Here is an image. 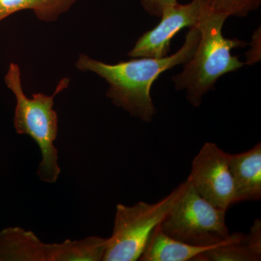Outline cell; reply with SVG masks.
<instances>
[{
  "instance_id": "1",
  "label": "cell",
  "mask_w": 261,
  "mask_h": 261,
  "mask_svg": "<svg viewBox=\"0 0 261 261\" xmlns=\"http://www.w3.org/2000/svg\"><path fill=\"white\" fill-rule=\"evenodd\" d=\"M200 37L197 27L190 28L181 49L164 58H141L111 65L82 54L75 66L81 71L92 72L104 79L109 84L107 97L115 106L149 123L156 113L150 95L152 84L163 72L190 61Z\"/></svg>"
},
{
  "instance_id": "2",
  "label": "cell",
  "mask_w": 261,
  "mask_h": 261,
  "mask_svg": "<svg viewBox=\"0 0 261 261\" xmlns=\"http://www.w3.org/2000/svg\"><path fill=\"white\" fill-rule=\"evenodd\" d=\"M226 18L224 15L211 11L205 3L197 25L200 37L195 53L185 63L183 71L173 76L175 88L186 91L187 100L194 107L200 106L202 97L214 89L220 77L244 65L231 51L234 48L245 47L246 43L223 36Z\"/></svg>"
},
{
  "instance_id": "3",
  "label": "cell",
  "mask_w": 261,
  "mask_h": 261,
  "mask_svg": "<svg viewBox=\"0 0 261 261\" xmlns=\"http://www.w3.org/2000/svg\"><path fill=\"white\" fill-rule=\"evenodd\" d=\"M8 88L16 99L13 124L19 135H28L39 146L42 160L37 176L45 183H56L61 173L55 142L58 133V118L54 110L55 98L68 87L70 80L63 78L50 96L43 93L29 98L23 92L20 66L11 63L5 76Z\"/></svg>"
},
{
  "instance_id": "4",
  "label": "cell",
  "mask_w": 261,
  "mask_h": 261,
  "mask_svg": "<svg viewBox=\"0 0 261 261\" xmlns=\"http://www.w3.org/2000/svg\"><path fill=\"white\" fill-rule=\"evenodd\" d=\"M226 213L201 197L187 178L181 193L159 227L182 243L213 247L224 243L231 234Z\"/></svg>"
},
{
  "instance_id": "5",
  "label": "cell",
  "mask_w": 261,
  "mask_h": 261,
  "mask_svg": "<svg viewBox=\"0 0 261 261\" xmlns=\"http://www.w3.org/2000/svg\"><path fill=\"white\" fill-rule=\"evenodd\" d=\"M184 188V182L154 203L116 206L114 226L107 239L103 261L140 260L151 234L161 224Z\"/></svg>"
},
{
  "instance_id": "6",
  "label": "cell",
  "mask_w": 261,
  "mask_h": 261,
  "mask_svg": "<svg viewBox=\"0 0 261 261\" xmlns=\"http://www.w3.org/2000/svg\"><path fill=\"white\" fill-rule=\"evenodd\" d=\"M228 156L216 144L206 142L193 159L191 173L187 178L201 197L226 211L235 203Z\"/></svg>"
},
{
  "instance_id": "7",
  "label": "cell",
  "mask_w": 261,
  "mask_h": 261,
  "mask_svg": "<svg viewBox=\"0 0 261 261\" xmlns=\"http://www.w3.org/2000/svg\"><path fill=\"white\" fill-rule=\"evenodd\" d=\"M205 0H192L186 5L176 4L166 10L159 25L145 33L128 53L132 58H161L168 56L171 39L181 29L197 27Z\"/></svg>"
},
{
  "instance_id": "8",
  "label": "cell",
  "mask_w": 261,
  "mask_h": 261,
  "mask_svg": "<svg viewBox=\"0 0 261 261\" xmlns=\"http://www.w3.org/2000/svg\"><path fill=\"white\" fill-rule=\"evenodd\" d=\"M235 203L261 198V144L245 152L228 156Z\"/></svg>"
},
{
  "instance_id": "9",
  "label": "cell",
  "mask_w": 261,
  "mask_h": 261,
  "mask_svg": "<svg viewBox=\"0 0 261 261\" xmlns=\"http://www.w3.org/2000/svg\"><path fill=\"white\" fill-rule=\"evenodd\" d=\"M50 244L32 231L12 227L0 231V261H49Z\"/></svg>"
},
{
  "instance_id": "10",
  "label": "cell",
  "mask_w": 261,
  "mask_h": 261,
  "mask_svg": "<svg viewBox=\"0 0 261 261\" xmlns=\"http://www.w3.org/2000/svg\"><path fill=\"white\" fill-rule=\"evenodd\" d=\"M211 247L182 243L168 236L158 226L151 234L140 260L200 261L202 252Z\"/></svg>"
},
{
  "instance_id": "11",
  "label": "cell",
  "mask_w": 261,
  "mask_h": 261,
  "mask_svg": "<svg viewBox=\"0 0 261 261\" xmlns=\"http://www.w3.org/2000/svg\"><path fill=\"white\" fill-rule=\"evenodd\" d=\"M79 0H0V22L22 10L34 12L39 20L54 22Z\"/></svg>"
},
{
  "instance_id": "12",
  "label": "cell",
  "mask_w": 261,
  "mask_h": 261,
  "mask_svg": "<svg viewBox=\"0 0 261 261\" xmlns=\"http://www.w3.org/2000/svg\"><path fill=\"white\" fill-rule=\"evenodd\" d=\"M107 239L91 236L84 240L51 244V261L102 260Z\"/></svg>"
},
{
  "instance_id": "13",
  "label": "cell",
  "mask_w": 261,
  "mask_h": 261,
  "mask_svg": "<svg viewBox=\"0 0 261 261\" xmlns=\"http://www.w3.org/2000/svg\"><path fill=\"white\" fill-rule=\"evenodd\" d=\"M261 249L251 243L247 234L231 233L224 243L202 252L200 261H260Z\"/></svg>"
},
{
  "instance_id": "14",
  "label": "cell",
  "mask_w": 261,
  "mask_h": 261,
  "mask_svg": "<svg viewBox=\"0 0 261 261\" xmlns=\"http://www.w3.org/2000/svg\"><path fill=\"white\" fill-rule=\"evenodd\" d=\"M211 11L226 17H246L260 7L261 0H205Z\"/></svg>"
},
{
  "instance_id": "15",
  "label": "cell",
  "mask_w": 261,
  "mask_h": 261,
  "mask_svg": "<svg viewBox=\"0 0 261 261\" xmlns=\"http://www.w3.org/2000/svg\"><path fill=\"white\" fill-rule=\"evenodd\" d=\"M142 7L148 14L161 18L169 8L178 4L177 0H141Z\"/></svg>"
}]
</instances>
